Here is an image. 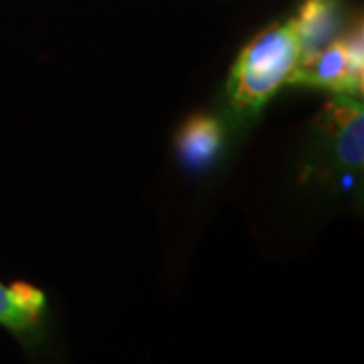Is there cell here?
Returning <instances> with one entry per match:
<instances>
[{"mask_svg": "<svg viewBox=\"0 0 364 364\" xmlns=\"http://www.w3.org/2000/svg\"><path fill=\"white\" fill-rule=\"evenodd\" d=\"M298 37L291 21L272 25L241 51L229 77V100L237 112L255 114L291 81L299 65Z\"/></svg>", "mask_w": 364, "mask_h": 364, "instance_id": "6da1fadb", "label": "cell"}, {"mask_svg": "<svg viewBox=\"0 0 364 364\" xmlns=\"http://www.w3.org/2000/svg\"><path fill=\"white\" fill-rule=\"evenodd\" d=\"M308 85L342 93L360 95L364 85L363 23L354 25L344 35L306 63H299L289 85Z\"/></svg>", "mask_w": 364, "mask_h": 364, "instance_id": "7a4b0ae2", "label": "cell"}, {"mask_svg": "<svg viewBox=\"0 0 364 364\" xmlns=\"http://www.w3.org/2000/svg\"><path fill=\"white\" fill-rule=\"evenodd\" d=\"M298 37L299 63L310 61L332 41L338 39L344 21L342 0H304L296 16L289 18Z\"/></svg>", "mask_w": 364, "mask_h": 364, "instance_id": "3957f363", "label": "cell"}, {"mask_svg": "<svg viewBox=\"0 0 364 364\" xmlns=\"http://www.w3.org/2000/svg\"><path fill=\"white\" fill-rule=\"evenodd\" d=\"M326 130L332 140V150L340 164L360 168L363 166V104L354 95H342L326 105Z\"/></svg>", "mask_w": 364, "mask_h": 364, "instance_id": "277c9868", "label": "cell"}, {"mask_svg": "<svg viewBox=\"0 0 364 364\" xmlns=\"http://www.w3.org/2000/svg\"><path fill=\"white\" fill-rule=\"evenodd\" d=\"M223 144L221 124L210 116H193L178 134V152L191 166H205L219 154Z\"/></svg>", "mask_w": 364, "mask_h": 364, "instance_id": "5b68a950", "label": "cell"}]
</instances>
